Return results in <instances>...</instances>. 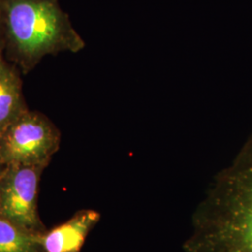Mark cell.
Here are the masks:
<instances>
[{"label": "cell", "mask_w": 252, "mask_h": 252, "mask_svg": "<svg viewBox=\"0 0 252 252\" xmlns=\"http://www.w3.org/2000/svg\"><path fill=\"white\" fill-rule=\"evenodd\" d=\"M40 234L29 233L0 217V252H40Z\"/></svg>", "instance_id": "52a82bcc"}, {"label": "cell", "mask_w": 252, "mask_h": 252, "mask_svg": "<svg viewBox=\"0 0 252 252\" xmlns=\"http://www.w3.org/2000/svg\"><path fill=\"white\" fill-rule=\"evenodd\" d=\"M184 252H252V134L195 207Z\"/></svg>", "instance_id": "6da1fadb"}, {"label": "cell", "mask_w": 252, "mask_h": 252, "mask_svg": "<svg viewBox=\"0 0 252 252\" xmlns=\"http://www.w3.org/2000/svg\"><path fill=\"white\" fill-rule=\"evenodd\" d=\"M100 217L93 209L76 212L63 224L39 235L42 252H80L86 237L99 222Z\"/></svg>", "instance_id": "5b68a950"}, {"label": "cell", "mask_w": 252, "mask_h": 252, "mask_svg": "<svg viewBox=\"0 0 252 252\" xmlns=\"http://www.w3.org/2000/svg\"><path fill=\"white\" fill-rule=\"evenodd\" d=\"M5 49V32H4V25H3V20H2V15L0 11V54L4 53Z\"/></svg>", "instance_id": "ba28073f"}, {"label": "cell", "mask_w": 252, "mask_h": 252, "mask_svg": "<svg viewBox=\"0 0 252 252\" xmlns=\"http://www.w3.org/2000/svg\"><path fill=\"white\" fill-rule=\"evenodd\" d=\"M61 133L45 114L27 110L0 135V161L46 168L58 152Z\"/></svg>", "instance_id": "3957f363"}, {"label": "cell", "mask_w": 252, "mask_h": 252, "mask_svg": "<svg viewBox=\"0 0 252 252\" xmlns=\"http://www.w3.org/2000/svg\"><path fill=\"white\" fill-rule=\"evenodd\" d=\"M5 166H6V165H5L3 162L0 161V177H1V174H2V172H3V170H4Z\"/></svg>", "instance_id": "9c48e42d"}, {"label": "cell", "mask_w": 252, "mask_h": 252, "mask_svg": "<svg viewBox=\"0 0 252 252\" xmlns=\"http://www.w3.org/2000/svg\"><path fill=\"white\" fill-rule=\"evenodd\" d=\"M5 58L23 74L48 55L79 53L85 42L59 0H0Z\"/></svg>", "instance_id": "7a4b0ae2"}, {"label": "cell", "mask_w": 252, "mask_h": 252, "mask_svg": "<svg viewBox=\"0 0 252 252\" xmlns=\"http://www.w3.org/2000/svg\"><path fill=\"white\" fill-rule=\"evenodd\" d=\"M42 166L6 165L0 177V217L33 234L45 228L37 212V195Z\"/></svg>", "instance_id": "277c9868"}, {"label": "cell", "mask_w": 252, "mask_h": 252, "mask_svg": "<svg viewBox=\"0 0 252 252\" xmlns=\"http://www.w3.org/2000/svg\"><path fill=\"white\" fill-rule=\"evenodd\" d=\"M27 110L20 70L0 54V135Z\"/></svg>", "instance_id": "8992f818"}]
</instances>
